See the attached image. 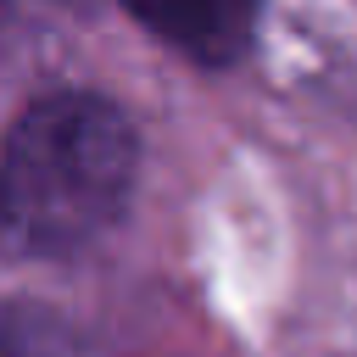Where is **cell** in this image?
<instances>
[{"label":"cell","instance_id":"3957f363","mask_svg":"<svg viewBox=\"0 0 357 357\" xmlns=\"http://www.w3.org/2000/svg\"><path fill=\"white\" fill-rule=\"evenodd\" d=\"M0 357H73V335L50 307H6Z\"/></svg>","mask_w":357,"mask_h":357},{"label":"cell","instance_id":"6da1fadb","mask_svg":"<svg viewBox=\"0 0 357 357\" xmlns=\"http://www.w3.org/2000/svg\"><path fill=\"white\" fill-rule=\"evenodd\" d=\"M139 167L134 123L95 89L33 100L0 156V245L11 257H78L128 206Z\"/></svg>","mask_w":357,"mask_h":357},{"label":"cell","instance_id":"7a4b0ae2","mask_svg":"<svg viewBox=\"0 0 357 357\" xmlns=\"http://www.w3.org/2000/svg\"><path fill=\"white\" fill-rule=\"evenodd\" d=\"M139 28L201 67H229L257 39V0H123Z\"/></svg>","mask_w":357,"mask_h":357}]
</instances>
